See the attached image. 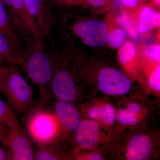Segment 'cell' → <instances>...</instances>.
<instances>
[{"mask_svg":"<svg viewBox=\"0 0 160 160\" xmlns=\"http://www.w3.org/2000/svg\"><path fill=\"white\" fill-rule=\"evenodd\" d=\"M44 39L39 37L26 47L25 72L32 83L39 88L40 98L37 102L42 106H51L55 99L50 90L52 71L50 58L44 47Z\"/></svg>","mask_w":160,"mask_h":160,"instance_id":"cell-1","label":"cell"},{"mask_svg":"<svg viewBox=\"0 0 160 160\" xmlns=\"http://www.w3.org/2000/svg\"><path fill=\"white\" fill-rule=\"evenodd\" d=\"M51 62L52 77L50 90L55 99L74 104L82 98L76 73V65L56 52H47Z\"/></svg>","mask_w":160,"mask_h":160,"instance_id":"cell-2","label":"cell"},{"mask_svg":"<svg viewBox=\"0 0 160 160\" xmlns=\"http://www.w3.org/2000/svg\"><path fill=\"white\" fill-rule=\"evenodd\" d=\"M52 105L42 106L36 103L23 118L26 132L36 146L53 143L61 145V128Z\"/></svg>","mask_w":160,"mask_h":160,"instance_id":"cell-3","label":"cell"},{"mask_svg":"<svg viewBox=\"0 0 160 160\" xmlns=\"http://www.w3.org/2000/svg\"><path fill=\"white\" fill-rule=\"evenodd\" d=\"M8 79L2 92L12 109L24 117L35 106L33 92L23 75L21 68L10 64Z\"/></svg>","mask_w":160,"mask_h":160,"instance_id":"cell-4","label":"cell"},{"mask_svg":"<svg viewBox=\"0 0 160 160\" xmlns=\"http://www.w3.org/2000/svg\"><path fill=\"white\" fill-rule=\"evenodd\" d=\"M5 6L12 26L26 48L40 36L30 18L25 0H9Z\"/></svg>","mask_w":160,"mask_h":160,"instance_id":"cell-5","label":"cell"},{"mask_svg":"<svg viewBox=\"0 0 160 160\" xmlns=\"http://www.w3.org/2000/svg\"><path fill=\"white\" fill-rule=\"evenodd\" d=\"M7 149L10 160H34L33 143L21 126L9 128L2 142Z\"/></svg>","mask_w":160,"mask_h":160,"instance_id":"cell-6","label":"cell"},{"mask_svg":"<svg viewBox=\"0 0 160 160\" xmlns=\"http://www.w3.org/2000/svg\"><path fill=\"white\" fill-rule=\"evenodd\" d=\"M97 86L99 90L104 94L121 96L130 92L132 84L128 77L118 69L106 67L99 72Z\"/></svg>","mask_w":160,"mask_h":160,"instance_id":"cell-7","label":"cell"},{"mask_svg":"<svg viewBox=\"0 0 160 160\" xmlns=\"http://www.w3.org/2000/svg\"><path fill=\"white\" fill-rule=\"evenodd\" d=\"M52 109L61 128L62 146L79 126L82 120L81 111L73 103L57 100L53 103Z\"/></svg>","mask_w":160,"mask_h":160,"instance_id":"cell-8","label":"cell"},{"mask_svg":"<svg viewBox=\"0 0 160 160\" xmlns=\"http://www.w3.org/2000/svg\"><path fill=\"white\" fill-rule=\"evenodd\" d=\"M73 30L86 46L97 48L107 43L109 27L102 21L89 20L78 22Z\"/></svg>","mask_w":160,"mask_h":160,"instance_id":"cell-9","label":"cell"},{"mask_svg":"<svg viewBox=\"0 0 160 160\" xmlns=\"http://www.w3.org/2000/svg\"><path fill=\"white\" fill-rule=\"evenodd\" d=\"M26 8L40 37L51 34L54 24V16L46 0H25Z\"/></svg>","mask_w":160,"mask_h":160,"instance_id":"cell-10","label":"cell"},{"mask_svg":"<svg viewBox=\"0 0 160 160\" xmlns=\"http://www.w3.org/2000/svg\"><path fill=\"white\" fill-rule=\"evenodd\" d=\"M73 136L74 148L71 152L79 150H92L96 148L102 140L100 125L96 121L83 119Z\"/></svg>","mask_w":160,"mask_h":160,"instance_id":"cell-11","label":"cell"},{"mask_svg":"<svg viewBox=\"0 0 160 160\" xmlns=\"http://www.w3.org/2000/svg\"><path fill=\"white\" fill-rule=\"evenodd\" d=\"M125 147L123 156L125 160H148L153 151V142L149 135L138 133L129 139Z\"/></svg>","mask_w":160,"mask_h":160,"instance_id":"cell-12","label":"cell"},{"mask_svg":"<svg viewBox=\"0 0 160 160\" xmlns=\"http://www.w3.org/2000/svg\"><path fill=\"white\" fill-rule=\"evenodd\" d=\"M116 114L115 108L109 103L89 106L86 110L88 118L106 127H112L114 125L116 120Z\"/></svg>","mask_w":160,"mask_h":160,"instance_id":"cell-13","label":"cell"},{"mask_svg":"<svg viewBox=\"0 0 160 160\" xmlns=\"http://www.w3.org/2000/svg\"><path fill=\"white\" fill-rule=\"evenodd\" d=\"M0 32L9 39L17 51L26 57V46L12 26L7 9L2 0H0Z\"/></svg>","mask_w":160,"mask_h":160,"instance_id":"cell-14","label":"cell"},{"mask_svg":"<svg viewBox=\"0 0 160 160\" xmlns=\"http://www.w3.org/2000/svg\"><path fill=\"white\" fill-rule=\"evenodd\" d=\"M0 61L7 65L15 64L25 71L26 58L17 51L9 39L1 32Z\"/></svg>","mask_w":160,"mask_h":160,"instance_id":"cell-15","label":"cell"},{"mask_svg":"<svg viewBox=\"0 0 160 160\" xmlns=\"http://www.w3.org/2000/svg\"><path fill=\"white\" fill-rule=\"evenodd\" d=\"M71 159L69 153L65 152L58 144L37 146L34 150V160H60Z\"/></svg>","mask_w":160,"mask_h":160,"instance_id":"cell-16","label":"cell"},{"mask_svg":"<svg viewBox=\"0 0 160 160\" xmlns=\"http://www.w3.org/2000/svg\"><path fill=\"white\" fill-rule=\"evenodd\" d=\"M137 58V51L133 43L130 41L125 42L120 47L118 59L121 65L127 68Z\"/></svg>","mask_w":160,"mask_h":160,"instance_id":"cell-17","label":"cell"},{"mask_svg":"<svg viewBox=\"0 0 160 160\" xmlns=\"http://www.w3.org/2000/svg\"><path fill=\"white\" fill-rule=\"evenodd\" d=\"M155 12L149 6L141 9L137 23L138 31L141 33H148L153 28V18Z\"/></svg>","mask_w":160,"mask_h":160,"instance_id":"cell-18","label":"cell"},{"mask_svg":"<svg viewBox=\"0 0 160 160\" xmlns=\"http://www.w3.org/2000/svg\"><path fill=\"white\" fill-rule=\"evenodd\" d=\"M0 123L6 125L9 128L20 126L16 117L13 109L8 102L0 98Z\"/></svg>","mask_w":160,"mask_h":160,"instance_id":"cell-19","label":"cell"},{"mask_svg":"<svg viewBox=\"0 0 160 160\" xmlns=\"http://www.w3.org/2000/svg\"><path fill=\"white\" fill-rule=\"evenodd\" d=\"M126 31L120 27L109 29L107 43L112 48H120L126 42Z\"/></svg>","mask_w":160,"mask_h":160,"instance_id":"cell-20","label":"cell"},{"mask_svg":"<svg viewBox=\"0 0 160 160\" xmlns=\"http://www.w3.org/2000/svg\"><path fill=\"white\" fill-rule=\"evenodd\" d=\"M117 22L130 37L134 39H137L138 38V33L137 26L127 13L123 12L117 18Z\"/></svg>","mask_w":160,"mask_h":160,"instance_id":"cell-21","label":"cell"},{"mask_svg":"<svg viewBox=\"0 0 160 160\" xmlns=\"http://www.w3.org/2000/svg\"><path fill=\"white\" fill-rule=\"evenodd\" d=\"M116 118L118 122L124 126H135L138 123V118L126 109H118L116 112Z\"/></svg>","mask_w":160,"mask_h":160,"instance_id":"cell-22","label":"cell"},{"mask_svg":"<svg viewBox=\"0 0 160 160\" xmlns=\"http://www.w3.org/2000/svg\"><path fill=\"white\" fill-rule=\"evenodd\" d=\"M160 64L152 72L148 80V83L152 90L160 92Z\"/></svg>","mask_w":160,"mask_h":160,"instance_id":"cell-23","label":"cell"},{"mask_svg":"<svg viewBox=\"0 0 160 160\" xmlns=\"http://www.w3.org/2000/svg\"><path fill=\"white\" fill-rule=\"evenodd\" d=\"M49 6L52 8L53 6L72 7L81 5L84 3V0H46Z\"/></svg>","mask_w":160,"mask_h":160,"instance_id":"cell-24","label":"cell"},{"mask_svg":"<svg viewBox=\"0 0 160 160\" xmlns=\"http://www.w3.org/2000/svg\"><path fill=\"white\" fill-rule=\"evenodd\" d=\"M146 56L152 61L160 63V46L158 44H155L149 46L146 49Z\"/></svg>","mask_w":160,"mask_h":160,"instance_id":"cell-25","label":"cell"},{"mask_svg":"<svg viewBox=\"0 0 160 160\" xmlns=\"http://www.w3.org/2000/svg\"><path fill=\"white\" fill-rule=\"evenodd\" d=\"M9 66L0 61V91L2 92L6 85L8 75Z\"/></svg>","mask_w":160,"mask_h":160,"instance_id":"cell-26","label":"cell"},{"mask_svg":"<svg viewBox=\"0 0 160 160\" xmlns=\"http://www.w3.org/2000/svg\"><path fill=\"white\" fill-rule=\"evenodd\" d=\"M126 109L132 114L138 118V116L141 114L142 110L141 106L134 102H131L128 103Z\"/></svg>","mask_w":160,"mask_h":160,"instance_id":"cell-27","label":"cell"},{"mask_svg":"<svg viewBox=\"0 0 160 160\" xmlns=\"http://www.w3.org/2000/svg\"><path fill=\"white\" fill-rule=\"evenodd\" d=\"M123 6L128 9L138 8L142 3V0H120Z\"/></svg>","mask_w":160,"mask_h":160,"instance_id":"cell-28","label":"cell"},{"mask_svg":"<svg viewBox=\"0 0 160 160\" xmlns=\"http://www.w3.org/2000/svg\"><path fill=\"white\" fill-rule=\"evenodd\" d=\"M109 0H84L87 4L95 7H101L105 6Z\"/></svg>","mask_w":160,"mask_h":160,"instance_id":"cell-29","label":"cell"},{"mask_svg":"<svg viewBox=\"0 0 160 160\" xmlns=\"http://www.w3.org/2000/svg\"><path fill=\"white\" fill-rule=\"evenodd\" d=\"M9 128L6 125L0 123V142H2L6 138L8 133Z\"/></svg>","mask_w":160,"mask_h":160,"instance_id":"cell-30","label":"cell"},{"mask_svg":"<svg viewBox=\"0 0 160 160\" xmlns=\"http://www.w3.org/2000/svg\"><path fill=\"white\" fill-rule=\"evenodd\" d=\"M9 160L8 152L0 146V160Z\"/></svg>","mask_w":160,"mask_h":160,"instance_id":"cell-31","label":"cell"},{"mask_svg":"<svg viewBox=\"0 0 160 160\" xmlns=\"http://www.w3.org/2000/svg\"><path fill=\"white\" fill-rule=\"evenodd\" d=\"M153 28L159 27L160 26V14L158 12H155L153 18Z\"/></svg>","mask_w":160,"mask_h":160,"instance_id":"cell-32","label":"cell"},{"mask_svg":"<svg viewBox=\"0 0 160 160\" xmlns=\"http://www.w3.org/2000/svg\"><path fill=\"white\" fill-rule=\"evenodd\" d=\"M153 3L155 5H156L157 6L160 7V0H153Z\"/></svg>","mask_w":160,"mask_h":160,"instance_id":"cell-33","label":"cell"},{"mask_svg":"<svg viewBox=\"0 0 160 160\" xmlns=\"http://www.w3.org/2000/svg\"><path fill=\"white\" fill-rule=\"evenodd\" d=\"M142 2H144V1H146V0H142Z\"/></svg>","mask_w":160,"mask_h":160,"instance_id":"cell-34","label":"cell"}]
</instances>
